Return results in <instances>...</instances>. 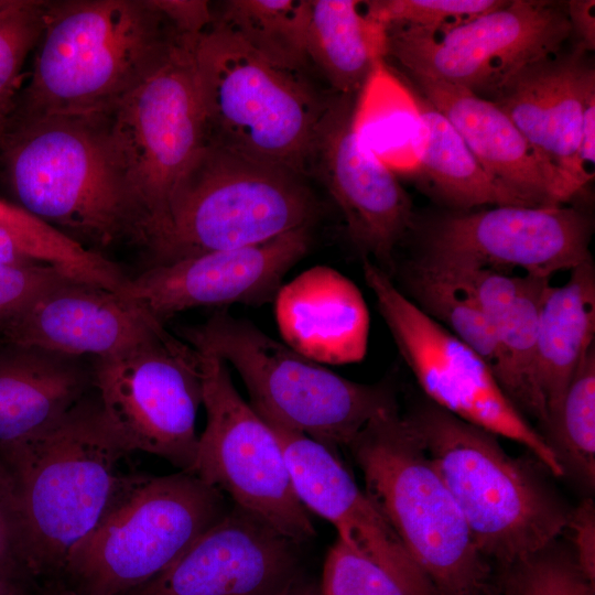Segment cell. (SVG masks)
Returning <instances> with one entry per match:
<instances>
[{"label":"cell","mask_w":595,"mask_h":595,"mask_svg":"<svg viewBox=\"0 0 595 595\" xmlns=\"http://www.w3.org/2000/svg\"><path fill=\"white\" fill-rule=\"evenodd\" d=\"M128 454L95 390L47 430L0 454V504L31 580L61 578L123 490L131 474L119 466Z\"/></svg>","instance_id":"1"},{"label":"cell","mask_w":595,"mask_h":595,"mask_svg":"<svg viewBox=\"0 0 595 595\" xmlns=\"http://www.w3.org/2000/svg\"><path fill=\"white\" fill-rule=\"evenodd\" d=\"M0 177L12 203L89 251L148 249L147 221L105 113L11 121L0 138Z\"/></svg>","instance_id":"2"},{"label":"cell","mask_w":595,"mask_h":595,"mask_svg":"<svg viewBox=\"0 0 595 595\" xmlns=\"http://www.w3.org/2000/svg\"><path fill=\"white\" fill-rule=\"evenodd\" d=\"M190 35L164 0H47L11 121L107 112Z\"/></svg>","instance_id":"3"},{"label":"cell","mask_w":595,"mask_h":595,"mask_svg":"<svg viewBox=\"0 0 595 595\" xmlns=\"http://www.w3.org/2000/svg\"><path fill=\"white\" fill-rule=\"evenodd\" d=\"M407 415L494 567L549 545L565 531L571 509L538 459L510 456L497 435L428 399Z\"/></svg>","instance_id":"4"},{"label":"cell","mask_w":595,"mask_h":595,"mask_svg":"<svg viewBox=\"0 0 595 595\" xmlns=\"http://www.w3.org/2000/svg\"><path fill=\"white\" fill-rule=\"evenodd\" d=\"M365 493L441 595H487L494 566L420 436L398 403L380 410L348 445Z\"/></svg>","instance_id":"5"},{"label":"cell","mask_w":595,"mask_h":595,"mask_svg":"<svg viewBox=\"0 0 595 595\" xmlns=\"http://www.w3.org/2000/svg\"><path fill=\"white\" fill-rule=\"evenodd\" d=\"M193 71L204 143L310 176L331 95L212 21L195 41Z\"/></svg>","instance_id":"6"},{"label":"cell","mask_w":595,"mask_h":595,"mask_svg":"<svg viewBox=\"0 0 595 595\" xmlns=\"http://www.w3.org/2000/svg\"><path fill=\"white\" fill-rule=\"evenodd\" d=\"M316 214L306 177L204 143L176 181L149 253L158 264L255 246L311 227Z\"/></svg>","instance_id":"7"},{"label":"cell","mask_w":595,"mask_h":595,"mask_svg":"<svg viewBox=\"0 0 595 595\" xmlns=\"http://www.w3.org/2000/svg\"><path fill=\"white\" fill-rule=\"evenodd\" d=\"M228 509L224 494L191 472L130 475L58 581L80 595H128L170 567Z\"/></svg>","instance_id":"8"},{"label":"cell","mask_w":595,"mask_h":595,"mask_svg":"<svg viewBox=\"0 0 595 595\" xmlns=\"http://www.w3.org/2000/svg\"><path fill=\"white\" fill-rule=\"evenodd\" d=\"M181 338L231 365L263 419L336 453L348 447L375 414L397 402L387 387L344 378L225 311L183 327Z\"/></svg>","instance_id":"9"},{"label":"cell","mask_w":595,"mask_h":595,"mask_svg":"<svg viewBox=\"0 0 595 595\" xmlns=\"http://www.w3.org/2000/svg\"><path fill=\"white\" fill-rule=\"evenodd\" d=\"M383 28V61L400 73L441 80L491 100L526 65L555 54L572 36L565 1L507 0L455 26Z\"/></svg>","instance_id":"10"},{"label":"cell","mask_w":595,"mask_h":595,"mask_svg":"<svg viewBox=\"0 0 595 595\" xmlns=\"http://www.w3.org/2000/svg\"><path fill=\"white\" fill-rule=\"evenodd\" d=\"M91 367L94 390L126 448L191 472L203 398L198 351L163 325L131 347L91 358Z\"/></svg>","instance_id":"11"},{"label":"cell","mask_w":595,"mask_h":595,"mask_svg":"<svg viewBox=\"0 0 595 595\" xmlns=\"http://www.w3.org/2000/svg\"><path fill=\"white\" fill-rule=\"evenodd\" d=\"M363 273L400 355L428 400L523 445L549 473L564 476L555 453L506 396L487 363L423 313L387 272L367 258H363Z\"/></svg>","instance_id":"12"},{"label":"cell","mask_w":595,"mask_h":595,"mask_svg":"<svg viewBox=\"0 0 595 595\" xmlns=\"http://www.w3.org/2000/svg\"><path fill=\"white\" fill-rule=\"evenodd\" d=\"M196 350L206 425L191 473L298 544L307 542L315 529L273 430L239 394L228 365L208 350Z\"/></svg>","instance_id":"13"},{"label":"cell","mask_w":595,"mask_h":595,"mask_svg":"<svg viewBox=\"0 0 595 595\" xmlns=\"http://www.w3.org/2000/svg\"><path fill=\"white\" fill-rule=\"evenodd\" d=\"M197 36H186L149 78L104 112L112 149L147 221L148 252L166 224L176 181L204 144L193 71Z\"/></svg>","instance_id":"14"},{"label":"cell","mask_w":595,"mask_h":595,"mask_svg":"<svg viewBox=\"0 0 595 595\" xmlns=\"http://www.w3.org/2000/svg\"><path fill=\"white\" fill-rule=\"evenodd\" d=\"M593 221L572 206L502 205L431 221L416 259L443 269L487 268L551 278L592 258Z\"/></svg>","instance_id":"15"},{"label":"cell","mask_w":595,"mask_h":595,"mask_svg":"<svg viewBox=\"0 0 595 595\" xmlns=\"http://www.w3.org/2000/svg\"><path fill=\"white\" fill-rule=\"evenodd\" d=\"M357 96L333 93L310 165L340 209L355 247L392 277L394 252L414 229L413 204L397 175L367 151L353 129Z\"/></svg>","instance_id":"16"},{"label":"cell","mask_w":595,"mask_h":595,"mask_svg":"<svg viewBox=\"0 0 595 595\" xmlns=\"http://www.w3.org/2000/svg\"><path fill=\"white\" fill-rule=\"evenodd\" d=\"M311 242L310 227H302L259 245L152 264L129 278L120 293L164 325L191 309L261 305L274 300Z\"/></svg>","instance_id":"17"},{"label":"cell","mask_w":595,"mask_h":595,"mask_svg":"<svg viewBox=\"0 0 595 595\" xmlns=\"http://www.w3.org/2000/svg\"><path fill=\"white\" fill-rule=\"evenodd\" d=\"M299 545L234 505L170 567L128 595H273L303 574Z\"/></svg>","instance_id":"18"},{"label":"cell","mask_w":595,"mask_h":595,"mask_svg":"<svg viewBox=\"0 0 595 595\" xmlns=\"http://www.w3.org/2000/svg\"><path fill=\"white\" fill-rule=\"evenodd\" d=\"M263 420L281 444L294 490L306 509L329 521L338 540L381 567L403 595H441L336 452L302 433Z\"/></svg>","instance_id":"19"},{"label":"cell","mask_w":595,"mask_h":595,"mask_svg":"<svg viewBox=\"0 0 595 595\" xmlns=\"http://www.w3.org/2000/svg\"><path fill=\"white\" fill-rule=\"evenodd\" d=\"M163 325L118 291L64 275L0 329V340L97 358L131 347Z\"/></svg>","instance_id":"20"},{"label":"cell","mask_w":595,"mask_h":595,"mask_svg":"<svg viewBox=\"0 0 595 595\" xmlns=\"http://www.w3.org/2000/svg\"><path fill=\"white\" fill-rule=\"evenodd\" d=\"M400 74L446 117L484 171L521 203L555 206L575 196L495 102L441 80Z\"/></svg>","instance_id":"21"},{"label":"cell","mask_w":595,"mask_h":595,"mask_svg":"<svg viewBox=\"0 0 595 595\" xmlns=\"http://www.w3.org/2000/svg\"><path fill=\"white\" fill-rule=\"evenodd\" d=\"M575 46L519 69L490 100L512 120L532 148L578 194L572 172L581 136L585 95L595 71Z\"/></svg>","instance_id":"22"},{"label":"cell","mask_w":595,"mask_h":595,"mask_svg":"<svg viewBox=\"0 0 595 595\" xmlns=\"http://www.w3.org/2000/svg\"><path fill=\"white\" fill-rule=\"evenodd\" d=\"M277 325L284 344L318 364L364 359L370 316L358 286L327 266L312 267L274 296Z\"/></svg>","instance_id":"23"},{"label":"cell","mask_w":595,"mask_h":595,"mask_svg":"<svg viewBox=\"0 0 595 595\" xmlns=\"http://www.w3.org/2000/svg\"><path fill=\"white\" fill-rule=\"evenodd\" d=\"M93 390L91 358L0 340V454L47 430Z\"/></svg>","instance_id":"24"},{"label":"cell","mask_w":595,"mask_h":595,"mask_svg":"<svg viewBox=\"0 0 595 595\" xmlns=\"http://www.w3.org/2000/svg\"><path fill=\"white\" fill-rule=\"evenodd\" d=\"M452 274L472 292L494 329L498 349L494 376L499 386L523 415L538 420L537 333L550 278L487 268L456 269Z\"/></svg>","instance_id":"25"},{"label":"cell","mask_w":595,"mask_h":595,"mask_svg":"<svg viewBox=\"0 0 595 595\" xmlns=\"http://www.w3.org/2000/svg\"><path fill=\"white\" fill-rule=\"evenodd\" d=\"M593 258L570 270L565 283L547 288L538 322L536 398L541 428L558 408L575 370L594 346Z\"/></svg>","instance_id":"26"},{"label":"cell","mask_w":595,"mask_h":595,"mask_svg":"<svg viewBox=\"0 0 595 595\" xmlns=\"http://www.w3.org/2000/svg\"><path fill=\"white\" fill-rule=\"evenodd\" d=\"M357 0H306L304 44L333 93L357 96L383 61V28Z\"/></svg>","instance_id":"27"},{"label":"cell","mask_w":595,"mask_h":595,"mask_svg":"<svg viewBox=\"0 0 595 595\" xmlns=\"http://www.w3.org/2000/svg\"><path fill=\"white\" fill-rule=\"evenodd\" d=\"M397 73L409 86L420 113L421 139L415 172L430 183L436 194L459 210L487 205L527 206L484 171L446 117Z\"/></svg>","instance_id":"28"},{"label":"cell","mask_w":595,"mask_h":595,"mask_svg":"<svg viewBox=\"0 0 595 595\" xmlns=\"http://www.w3.org/2000/svg\"><path fill=\"white\" fill-rule=\"evenodd\" d=\"M353 129L360 144L394 174L416 171L420 113L409 86L385 61L356 97Z\"/></svg>","instance_id":"29"},{"label":"cell","mask_w":595,"mask_h":595,"mask_svg":"<svg viewBox=\"0 0 595 595\" xmlns=\"http://www.w3.org/2000/svg\"><path fill=\"white\" fill-rule=\"evenodd\" d=\"M306 0H227L210 4L212 22L281 68L301 73Z\"/></svg>","instance_id":"30"},{"label":"cell","mask_w":595,"mask_h":595,"mask_svg":"<svg viewBox=\"0 0 595 595\" xmlns=\"http://www.w3.org/2000/svg\"><path fill=\"white\" fill-rule=\"evenodd\" d=\"M403 294L470 347L490 367L498 363L494 329L472 292L452 274L419 259L400 270Z\"/></svg>","instance_id":"31"},{"label":"cell","mask_w":595,"mask_h":595,"mask_svg":"<svg viewBox=\"0 0 595 595\" xmlns=\"http://www.w3.org/2000/svg\"><path fill=\"white\" fill-rule=\"evenodd\" d=\"M540 433L564 475L593 489L595 485V345L575 370L558 408Z\"/></svg>","instance_id":"32"},{"label":"cell","mask_w":595,"mask_h":595,"mask_svg":"<svg viewBox=\"0 0 595 595\" xmlns=\"http://www.w3.org/2000/svg\"><path fill=\"white\" fill-rule=\"evenodd\" d=\"M499 595H595V584L580 569L570 547L558 540L494 567Z\"/></svg>","instance_id":"33"},{"label":"cell","mask_w":595,"mask_h":595,"mask_svg":"<svg viewBox=\"0 0 595 595\" xmlns=\"http://www.w3.org/2000/svg\"><path fill=\"white\" fill-rule=\"evenodd\" d=\"M47 0H0V138L22 89V71L40 39Z\"/></svg>","instance_id":"34"},{"label":"cell","mask_w":595,"mask_h":595,"mask_svg":"<svg viewBox=\"0 0 595 595\" xmlns=\"http://www.w3.org/2000/svg\"><path fill=\"white\" fill-rule=\"evenodd\" d=\"M506 0H369L365 15L381 26L420 30L455 26L501 7Z\"/></svg>","instance_id":"35"},{"label":"cell","mask_w":595,"mask_h":595,"mask_svg":"<svg viewBox=\"0 0 595 595\" xmlns=\"http://www.w3.org/2000/svg\"><path fill=\"white\" fill-rule=\"evenodd\" d=\"M320 587L322 595H403L381 567L338 539L326 554Z\"/></svg>","instance_id":"36"},{"label":"cell","mask_w":595,"mask_h":595,"mask_svg":"<svg viewBox=\"0 0 595 595\" xmlns=\"http://www.w3.org/2000/svg\"><path fill=\"white\" fill-rule=\"evenodd\" d=\"M64 275L69 274L46 263H0V329Z\"/></svg>","instance_id":"37"},{"label":"cell","mask_w":595,"mask_h":595,"mask_svg":"<svg viewBox=\"0 0 595 595\" xmlns=\"http://www.w3.org/2000/svg\"><path fill=\"white\" fill-rule=\"evenodd\" d=\"M565 530L580 569L595 584V505L592 498L583 499L571 509Z\"/></svg>","instance_id":"38"},{"label":"cell","mask_w":595,"mask_h":595,"mask_svg":"<svg viewBox=\"0 0 595 595\" xmlns=\"http://www.w3.org/2000/svg\"><path fill=\"white\" fill-rule=\"evenodd\" d=\"M0 580L25 588L31 578L21 561L9 519L0 504Z\"/></svg>","instance_id":"39"},{"label":"cell","mask_w":595,"mask_h":595,"mask_svg":"<svg viewBox=\"0 0 595 595\" xmlns=\"http://www.w3.org/2000/svg\"><path fill=\"white\" fill-rule=\"evenodd\" d=\"M566 14L571 25L572 35L576 39V47L584 52L595 48V1L570 0L565 1Z\"/></svg>","instance_id":"40"},{"label":"cell","mask_w":595,"mask_h":595,"mask_svg":"<svg viewBox=\"0 0 595 595\" xmlns=\"http://www.w3.org/2000/svg\"><path fill=\"white\" fill-rule=\"evenodd\" d=\"M0 263H42L29 256L6 230L0 228Z\"/></svg>","instance_id":"41"},{"label":"cell","mask_w":595,"mask_h":595,"mask_svg":"<svg viewBox=\"0 0 595 595\" xmlns=\"http://www.w3.org/2000/svg\"><path fill=\"white\" fill-rule=\"evenodd\" d=\"M273 595H322V593L320 584L306 578L302 574Z\"/></svg>","instance_id":"42"},{"label":"cell","mask_w":595,"mask_h":595,"mask_svg":"<svg viewBox=\"0 0 595 595\" xmlns=\"http://www.w3.org/2000/svg\"><path fill=\"white\" fill-rule=\"evenodd\" d=\"M39 595H80L66 586L61 581H53L43 583L42 587L39 588Z\"/></svg>","instance_id":"43"},{"label":"cell","mask_w":595,"mask_h":595,"mask_svg":"<svg viewBox=\"0 0 595 595\" xmlns=\"http://www.w3.org/2000/svg\"><path fill=\"white\" fill-rule=\"evenodd\" d=\"M0 595H28L26 588L0 580Z\"/></svg>","instance_id":"44"},{"label":"cell","mask_w":595,"mask_h":595,"mask_svg":"<svg viewBox=\"0 0 595 595\" xmlns=\"http://www.w3.org/2000/svg\"><path fill=\"white\" fill-rule=\"evenodd\" d=\"M487 595H499V593H498V591H497L495 584H494L493 589H491Z\"/></svg>","instance_id":"45"}]
</instances>
